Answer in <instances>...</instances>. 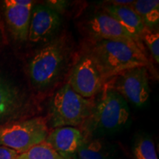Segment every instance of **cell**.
<instances>
[{
	"mask_svg": "<svg viewBox=\"0 0 159 159\" xmlns=\"http://www.w3.org/2000/svg\"><path fill=\"white\" fill-rule=\"evenodd\" d=\"M94 100L77 94L68 83L57 91L52 99L49 123L53 129L81 126L90 114Z\"/></svg>",
	"mask_w": 159,
	"mask_h": 159,
	"instance_id": "277c9868",
	"label": "cell"
},
{
	"mask_svg": "<svg viewBox=\"0 0 159 159\" xmlns=\"http://www.w3.org/2000/svg\"><path fill=\"white\" fill-rule=\"evenodd\" d=\"M134 154L136 159H158L153 141L148 136L140 137L136 141Z\"/></svg>",
	"mask_w": 159,
	"mask_h": 159,
	"instance_id": "e0dca14e",
	"label": "cell"
},
{
	"mask_svg": "<svg viewBox=\"0 0 159 159\" xmlns=\"http://www.w3.org/2000/svg\"><path fill=\"white\" fill-rule=\"evenodd\" d=\"M19 96L15 89L0 81V119L9 116L19 106Z\"/></svg>",
	"mask_w": 159,
	"mask_h": 159,
	"instance_id": "9a60e30c",
	"label": "cell"
},
{
	"mask_svg": "<svg viewBox=\"0 0 159 159\" xmlns=\"http://www.w3.org/2000/svg\"><path fill=\"white\" fill-rule=\"evenodd\" d=\"M16 159H64L46 142L33 147L23 153L18 155Z\"/></svg>",
	"mask_w": 159,
	"mask_h": 159,
	"instance_id": "2e32d148",
	"label": "cell"
},
{
	"mask_svg": "<svg viewBox=\"0 0 159 159\" xmlns=\"http://www.w3.org/2000/svg\"><path fill=\"white\" fill-rule=\"evenodd\" d=\"M1 80H1V79H0V81H1Z\"/></svg>",
	"mask_w": 159,
	"mask_h": 159,
	"instance_id": "44dd1931",
	"label": "cell"
},
{
	"mask_svg": "<svg viewBox=\"0 0 159 159\" xmlns=\"http://www.w3.org/2000/svg\"><path fill=\"white\" fill-rule=\"evenodd\" d=\"M129 6L141 18L145 27L152 29L158 24V0H136Z\"/></svg>",
	"mask_w": 159,
	"mask_h": 159,
	"instance_id": "5bb4252c",
	"label": "cell"
},
{
	"mask_svg": "<svg viewBox=\"0 0 159 159\" xmlns=\"http://www.w3.org/2000/svg\"><path fill=\"white\" fill-rule=\"evenodd\" d=\"M86 54L94 61L104 83L127 69L150 65L145 53L119 41L94 38Z\"/></svg>",
	"mask_w": 159,
	"mask_h": 159,
	"instance_id": "7a4b0ae2",
	"label": "cell"
},
{
	"mask_svg": "<svg viewBox=\"0 0 159 159\" xmlns=\"http://www.w3.org/2000/svg\"><path fill=\"white\" fill-rule=\"evenodd\" d=\"M130 118L127 101L116 91L103 85L100 94L81 130L88 138H102L112 134L126 125Z\"/></svg>",
	"mask_w": 159,
	"mask_h": 159,
	"instance_id": "6da1fadb",
	"label": "cell"
},
{
	"mask_svg": "<svg viewBox=\"0 0 159 159\" xmlns=\"http://www.w3.org/2000/svg\"><path fill=\"white\" fill-rule=\"evenodd\" d=\"M4 5L6 21L11 34L18 41H27L32 9L34 5L33 1L6 0Z\"/></svg>",
	"mask_w": 159,
	"mask_h": 159,
	"instance_id": "30bf717a",
	"label": "cell"
},
{
	"mask_svg": "<svg viewBox=\"0 0 159 159\" xmlns=\"http://www.w3.org/2000/svg\"><path fill=\"white\" fill-rule=\"evenodd\" d=\"M61 25L60 13L47 5L36 4L32 9L28 40L33 43L46 42Z\"/></svg>",
	"mask_w": 159,
	"mask_h": 159,
	"instance_id": "9c48e42d",
	"label": "cell"
},
{
	"mask_svg": "<svg viewBox=\"0 0 159 159\" xmlns=\"http://www.w3.org/2000/svg\"><path fill=\"white\" fill-rule=\"evenodd\" d=\"M68 52L65 39L59 37L35 52L29 64L30 77L35 88L45 89L58 79L66 62Z\"/></svg>",
	"mask_w": 159,
	"mask_h": 159,
	"instance_id": "3957f363",
	"label": "cell"
},
{
	"mask_svg": "<svg viewBox=\"0 0 159 159\" xmlns=\"http://www.w3.org/2000/svg\"><path fill=\"white\" fill-rule=\"evenodd\" d=\"M108 4L114 5H129L134 2V0H113L109 1Z\"/></svg>",
	"mask_w": 159,
	"mask_h": 159,
	"instance_id": "ffe728a7",
	"label": "cell"
},
{
	"mask_svg": "<svg viewBox=\"0 0 159 159\" xmlns=\"http://www.w3.org/2000/svg\"><path fill=\"white\" fill-rule=\"evenodd\" d=\"M104 12L113 19L134 36L141 39L145 26L141 18L129 5H108L103 7Z\"/></svg>",
	"mask_w": 159,
	"mask_h": 159,
	"instance_id": "7c38bea8",
	"label": "cell"
},
{
	"mask_svg": "<svg viewBox=\"0 0 159 159\" xmlns=\"http://www.w3.org/2000/svg\"><path fill=\"white\" fill-rule=\"evenodd\" d=\"M87 139L80 128L61 127L49 131L45 142L64 159H72Z\"/></svg>",
	"mask_w": 159,
	"mask_h": 159,
	"instance_id": "8fae6325",
	"label": "cell"
},
{
	"mask_svg": "<svg viewBox=\"0 0 159 159\" xmlns=\"http://www.w3.org/2000/svg\"><path fill=\"white\" fill-rule=\"evenodd\" d=\"M72 159H121L112 144L102 138H88Z\"/></svg>",
	"mask_w": 159,
	"mask_h": 159,
	"instance_id": "4fadbf2b",
	"label": "cell"
},
{
	"mask_svg": "<svg viewBox=\"0 0 159 159\" xmlns=\"http://www.w3.org/2000/svg\"><path fill=\"white\" fill-rule=\"evenodd\" d=\"M19 153L15 150L0 146V159H16Z\"/></svg>",
	"mask_w": 159,
	"mask_h": 159,
	"instance_id": "d6986e66",
	"label": "cell"
},
{
	"mask_svg": "<svg viewBox=\"0 0 159 159\" xmlns=\"http://www.w3.org/2000/svg\"><path fill=\"white\" fill-rule=\"evenodd\" d=\"M49 133L47 119L35 117L0 126V146L23 153L45 142Z\"/></svg>",
	"mask_w": 159,
	"mask_h": 159,
	"instance_id": "5b68a950",
	"label": "cell"
},
{
	"mask_svg": "<svg viewBox=\"0 0 159 159\" xmlns=\"http://www.w3.org/2000/svg\"><path fill=\"white\" fill-rule=\"evenodd\" d=\"M87 27L94 39L119 41L145 53L142 40L129 33L120 24L105 12H99L93 16L88 21Z\"/></svg>",
	"mask_w": 159,
	"mask_h": 159,
	"instance_id": "ba28073f",
	"label": "cell"
},
{
	"mask_svg": "<svg viewBox=\"0 0 159 159\" xmlns=\"http://www.w3.org/2000/svg\"><path fill=\"white\" fill-rule=\"evenodd\" d=\"M136 106H142L148 100L150 86L148 67L137 66L125 70L104 83Z\"/></svg>",
	"mask_w": 159,
	"mask_h": 159,
	"instance_id": "8992f818",
	"label": "cell"
},
{
	"mask_svg": "<svg viewBox=\"0 0 159 159\" xmlns=\"http://www.w3.org/2000/svg\"><path fill=\"white\" fill-rule=\"evenodd\" d=\"M67 83L75 92L85 99H92L104 85L96 63L88 54L83 55L75 66Z\"/></svg>",
	"mask_w": 159,
	"mask_h": 159,
	"instance_id": "52a82bcc",
	"label": "cell"
},
{
	"mask_svg": "<svg viewBox=\"0 0 159 159\" xmlns=\"http://www.w3.org/2000/svg\"><path fill=\"white\" fill-rule=\"evenodd\" d=\"M141 40L142 43H145L154 61L157 63H159V34L158 32L153 29L145 27L141 35Z\"/></svg>",
	"mask_w": 159,
	"mask_h": 159,
	"instance_id": "ac0fdd59",
	"label": "cell"
}]
</instances>
